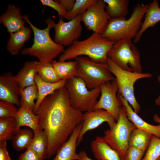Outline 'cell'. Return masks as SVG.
<instances>
[{
  "mask_svg": "<svg viewBox=\"0 0 160 160\" xmlns=\"http://www.w3.org/2000/svg\"><path fill=\"white\" fill-rule=\"evenodd\" d=\"M35 114L38 116L40 129L47 136L49 159L55 155L76 126L82 122L83 115L82 112L71 106L65 86L47 96Z\"/></svg>",
  "mask_w": 160,
  "mask_h": 160,
  "instance_id": "6da1fadb",
  "label": "cell"
},
{
  "mask_svg": "<svg viewBox=\"0 0 160 160\" xmlns=\"http://www.w3.org/2000/svg\"><path fill=\"white\" fill-rule=\"evenodd\" d=\"M23 16L25 20L32 30L34 37L31 46L23 49L21 51V54L36 57L39 62L43 64L51 63L65 49L64 46L55 42L50 36V31L54 28L55 24L54 21L50 18H47L45 20L47 27L41 29L31 23L28 15H24Z\"/></svg>",
  "mask_w": 160,
  "mask_h": 160,
  "instance_id": "7a4b0ae2",
  "label": "cell"
},
{
  "mask_svg": "<svg viewBox=\"0 0 160 160\" xmlns=\"http://www.w3.org/2000/svg\"><path fill=\"white\" fill-rule=\"evenodd\" d=\"M115 43L103 37L100 34L93 33L84 40L75 41L64 49L59 61H66L85 56L95 62L106 63L108 54Z\"/></svg>",
  "mask_w": 160,
  "mask_h": 160,
  "instance_id": "3957f363",
  "label": "cell"
},
{
  "mask_svg": "<svg viewBox=\"0 0 160 160\" xmlns=\"http://www.w3.org/2000/svg\"><path fill=\"white\" fill-rule=\"evenodd\" d=\"M148 6V4L138 3L127 19L126 17L110 18L102 36L115 42L123 39H134L141 28Z\"/></svg>",
  "mask_w": 160,
  "mask_h": 160,
  "instance_id": "277c9868",
  "label": "cell"
},
{
  "mask_svg": "<svg viewBox=\"0 0 160 160\" xmlns=\"http://www.w3.org/2000/svg\"><path fill=\"white\" fill-rule=\"evenodd\" d=\"M106 63L109 70L115 76L118 87V94L123 97L137 113L140 111V106L135 95L134 84L138 79L151 78L152 75L148 73H137L124 70L108 57Z\"/></svg>",
  "mask_w": 160,
  "mask_h": 160,
  "instance_id": "5b68a950",
  "label": "cell"
},
{
  "mask_svg": "<svg viewBox=\"0 0 160 160\" xmlns=\"http://www.w3.org/2000/svg\"><path fill=\"white\" fill-rule=\"evenodd\" d=\"M74 60L77 64L76 76L84 81L89 89L115 79L107 63L97 62L85 56H79Z\"/></svg>",
  "mask_w": 160,
  "mask_h": 160,
  "instance_id": "8992f818",
  "label": "cell"
},
{
  "mask_svg": "<svg viewBox=\"0 0 160 160\" xmlns=\"http://www.w3.org/2000/svg\"><path fill=\"white\" fill-rule=\"evenodd\" d=\"M65 87L71 106L82 112L92 110L100 94V87L89 89L84 81L77 76L67 79Z\"/></svg>",
  "mask_w": 160,
  "mask_h": 160,
  "instance_id": "52a82bcc",
  "label": "cell"
},
{
  "mask_svg": "<svg viewBox=\"0 0 160 160\" xmlns=\"http://www.w3.org/2000/svg\"><path fill=\"white\" fill-rule=\"evenodd\" d=\"M107 56L124 70L142 73L140 53L131 39H123L116 42Z\"/></svg>",
  "mask_w": 160,
  "mask_h": 160,
  "instance_id": "ba28073f",
  "label": "cell"
},
{
  "mask_svg": "<svg viewBox=\"0 0 160 160\" xmlns=\"http://www.w3.org/2000/svg\"><path fill=\"white\" fill-rule=\"evenodd\" d=\"M128 119L125 107L121 108L119 119L114 127L104 132L103 137L108 145L119 153L121 160H123L129 147L131 134L136 128Z\"/></svg>",
  "mask_w": 160,
  "mask_h": 160,
  "instance_id": "9c48e42d",
  "label": "cell"
},
{
  "mask_svg": "<svg viewBox=\"0 0 160 160\" xmlns=\"http://www.w3.org/2000/svg\"><path fill=\"white\" fill-rule=\"evenodd\" d=\"M82 15L67 22L60 17L58 22L54 26V41L63 46H70L80 37L83 30L81 24Z\"/></svg>",
  "mask_w": 160,
  "mask_h": 160,
  "instance_id": "30bf717a",
  "label": "cell"
},
{
  "mask_svg": "<svg viewBox=\"0 0 160 160\" xmlns=\"http://www.w3.org/2000/svg\"><path fill=\"white\" fill-rule=\"evenodd\" d=\"M100 87L101 95L92 110H104L111 115L117 122L122 105L116 94L118 87L115 78L112 81L101 84Z\"/></svg>",
  "mask_w": 160,
  "mask_h": 160,
  "instance_id": "8fae6325",
  "label": "cell"
},
{
  "mask_svg": "<svg viewBox=\"0 0 160 160\" xmlns=\"http://www.w3.org/2000/svg\"><path fill=\"white\" fill-rule=\"evenodd\" d=\"M103 0H96L82 15L81 20L87 29L102 34L110 19L105 11Z\"/></svg>",
  "mask_w": 160,
  "mask_h": 160,
  "instance_id": "7c38bea8",
  "label": "cell"
},
{
  "mask_svg": "<svg viewBox=\"0 0 160 160\" xmlns=\"http://www.w3.org/2000/svg\"><path fill=\"white\" fill-rule=\"evenodd\" d=\"M105 122L108 124L111 129L114 127L116 123L113 117L103 109L92 110L83 114L82 126L77 140V146L81 142L87 132L97 128Z\"/></svg>",
  "mask_w": 160,
  "mask_h": 160,
  "instance_id": "4fadbf2b",
  "label": "cell"
},
{
  "mask_svg": "<svg viewBox=\"0 0 160 160\" xmlns=\"http://www.w3.org/2000/svg\"><path fill=\"white\" fill-rule=\"evenodd\" d=\"M20 88L15 76L8 72L0 76V100L12 103L20 108Z\"/></svg>",
  "mask_w": 160,
  "mask_h": 160,
  "instance_id": "5bb4252c",
  "label": "cell"
},
{
  "mask_svg": "<svg viewBox=\"0 0 160 160\" xmlns=\"http://www.w3.org/2000/svg\"><path fill=\"white\" fill-rule=\"evenodd\" d=\"M25 22L20 8L11 4H8L6 12L0 17V23L3 24L10 34L24 27Z\"/></svg>",
  "mask_w": 160,
  "mask_h": 160,
  "instance_id": "9a60e30c",
  "label": "cell"
},
{
  "mask_svg": "<svg viewBox=\"0 0 160 160\" xmlns=\"http://www.w3.org/2000/svg\"><path fill=\"white\" fill-rule=\"evenodd\" d=\"M82 126V122L76 126L68 140L57 151L52 160H78L76 149Z\"/></svg>",
  "mask_w": 160,
  "mask_h": 160,
  "instance_id": "2e32d148",
  "label": "cell"
},
{
  "mask_svg": "<svg viewBox=\"0 0 160 160\" xmlns=\"http://www.w3.org/2000/svg\"><path fill=\"white\" fill-rule=\"evenodd\" d=\"M117 96L121 105L125 108L128 119L136 128L147 131L160 138V124L154 125L146 122L135 112L131 105L123 97L118 94Z\"/></svg>",
  "mask_w": 160,
  "mask_h": 160,
  "instance_id": "e0dca14e",
  "label": "cell"
},
{
  "mask_svg": "<svg viewBox=\"0 0 160 160\" xmlns=\"http://www.w3.org/2000/svg\"><path fill=\"white\" fill-rule=\"evenodd\" d=\"M90 147L97 160H121L118 153L108 145L103 137L96 136L91 142Z\"/></svg>",
  "mask_w": 160,
  "mask_h": 160,
  "instance_id": "ac0fdd59",
  "label": "cell"
},
{
  "mask_svg": "<svg viewBox=\"0 0 160 160\" xmlns=\"http://www.w3.org/2000/svg\"><path fill=\"white\" fill-rule=\"evenodd\" d=\"M144 17L141 28L133 39L134 43H137L141 39L143 34L148 28L153 27L160 21V7L158 0H153L148 4Z\"/></svg>",
  "mask_w": 160,
  "mask_h": 160,
  "instance_id": "d6986e66",
  "label": "cell"
},
{
  "mask_svg": "<svg viewBox=\"0 0 160 160\" xmlns=\"http://www.w3.org/2000/svg\"><path fill=\"white\" fill-rule=\"evenodd\" d=\"M20 101L21 106L15 118L18 127L19 129L22 126L29 128L33 131L36 135L42 130L39 126L38 116L27 108L21 99Z\"/></svg>",
  "mask_w": 160,
  "mask_h": 160,
  "instance_id": "ffe728a7",
  "label": "cell"
},
{
  "mask_svg": "<svg viewBox=\"0 0 160 160\" xmlns=\"http://www.w3.org/2000/svg\"><path fill=\"white\" fill-rule=\"evenodd\" d=\"M31 28L24 27L17 31L10 34L7 41L6 49L13 55L19 54L23 49L26 41L31 37Z\"/></svg>",
  "mask_w": 160,
  "mask_h": 160,
  "instance_id": "44dd1931",
  "label": "cell"
},
{
  "mask_svg": "<svg viewBox=\"0 0 160 160\" xmlns=\"http://www.w3.org/2000/svg\"><path fill=\"white\" fill-rule=\"evenodd\" d=\"M66 79H62L55 83H50L43 81L37 73L35 76L34 81L37 86L38 96L35 102L33 113L35 114L37 111L41 103L48 95L55 90L65 86Z\"/></svg>",
  "mask_w": 160,
  "mask_h": 160,
  "instance_id": "7402d4cb",
  "label": "cell"
},
{
  "mask_svg": "<svg viewBox=\"0 0 160 160\" xmlns=\"http://www.w3.org/2000/svg\"><path fill=\"white\" fill-rule=\"evenodd\" d=\"M37 62L36 61L26 62L15 76L20 89L36 84L34 78L37 73L36 65Z\"/></svg>",
  "mask_w": 160,
  "mask_h": 160,
  "instance_id": "603a6c76",
  "label": "cell"
},
{
  "mask_svg": "<svg viewBox=\"0 0 160 160\" xmlns=\"http://www.w3.org/2000/svg\"><path fill=\"white\" fill-rule=\"evenodd\" d=\"M51 63L57 77L60 80H67L76 76L77 64L75 60L66 62L57 61L53 60Z\"/></svg>",
  "mask_w": 160,
  "mask_h": 160,
  "instance_id": "cb8c5ba5",
  "label": "cell"
},
{
  "mask_svg": "<svg viewBox=\"0 0 160 160\" xmlns=\"http://www.w3.org/2000/svg\"><path fill=\"white\" fill-rule=\"evenodd\" d=\"M105 11L110 18L125 17L128 13L129 0H103Z\"/></svg>",
  "mask_w": 160,
  "mask_h": 160,
  "instance_id": "d4e9b609",
  "label": "cell"
},
{
  "mask_svg": "<svg viewBox=\"0 0 160 160\" xmlns=\"http://www.w3.org/2000/svg\"><path fill=\"white\" fill-rule=\"evenodd\" d=\"M152 135L147 131L136 128L133 130L130 135L129 146L135 147L145 152Z\"/></svg>",
  "mask_w": 160,
  "mask_h": 160,
  "instance_id": "484cf974",
  "label": "cell"
},
{
  "mask_svg": "<svg viewBox=\"0 0 160 160\" xmlns=\"http://www.w3.org/2000/svg\"><path fill=\"white\" fill-rule=\"evenodd\" d=\"M34 136V133L31 128H20L12 140V146L15 151H20L28 147Z\"/></svg>",
  "mask_w": 160,
  "mask_h": 160,
  "instance_id": "4316f807",
  "label": "cell"
},
{
  "mask_svg": "<svg viewBox=\"0 0 160 160\" xmlns=\"http://www.w3.org/2000/svg\"><path fill=\"white\" fill-rule=\"evenodd\" d=\"M20 129L15 117L0 118V141L12 140Z\"/></svg>",
  "mask_w": 160,
  "mask_h": 160,
  "instance_id": "83f0119b",
  "label": "cell"
},
{
  "mask_svg": "<svg viewBox=\"0 0 160 160\" xmlns=\"http://www.w3.org/2000/svg\"><path fill=\"white\" fill-rule=\"evenodd\" d=\"M48 138L45 131L41 130L34 137L28 147L39 155L43 159H47Z\"/></svg>",
  "mask_w": 160,
  "mask_h": 160,
  "instance_id": "f1b7e54d",
  "label": "cell"
},
{
  "mask_svg": "<svg viewBox=\"0 0 160 160\" xmlns=\"http://www.w3.org/2000/svg\"><path fill=\"white\" fill-rule=\"evenodd\" d=\"M36 70L37 73L44 81L55 83L60 80L57 77L51 63L43 64L37 62Z\"/></svg>",
  "mask_w": 160,
  "mask_h": 160,
  "instance_id": "f546056e",
  "label": "cell"
},
{
  "mask_svg": "<svg viewBox=\"0 0 160 160\" xmlns=\"http://www.w3.org/2000/svg\"><path fill=\"white\" fill-rule=\"evenodd\" d=\"M20 96L25 106L33 111L35 106V100L38 96V92L36 84L21 89Z\"/></svg>",
  "mask_w": 160,
  "mask_h": 160,
  "instance_id": "4dcf8cb0",
  "label": "cell"
},
{
  "mask_svg": "<svg viewBox=\"0 0 160 160\" xmlns=\"http://www.w3.org/2000/svg\"><path fill=\"white\" fill-rule=\"evenodd\" d=\"M96 1V0H76L72 9L67 11L64 18L69 21L79 15H82Z\"/></svg>",
  "mask_w": 160,
  "mask_h": 160,
  "instance_id": "1f68e13d",
  "label": "cell"
},
{
  "mask_svg": "<svg viewBox=\"0 0 160 160\" xmlns=\"http://www.w3.org/2000/svg\"><path fill=\"white\" fill-rule=\"evenodd\" d=\"M160 156V138L152 135L142 160H157Z\"/></svg>",
  "mask_w": 160,
  "mask_h": 160,
  "instance_id": "d6a6232c",
  "label": "cell"
},
{
  "mask_svg": "<svg viewBox=\"0 0 160 160\" xmlns=\"http://www.w3.org/2000/svg\"><path fill=\"white\" fill-rule=\"evenodd\" d=\"M15 105L10 102L0 100V118H16L19 109Z\"/></svg>",
  "mask_w": 160,
  "mask_h": 160,
  "instance_id": "836d02e7",
  "label": "cell"
},
{
  "mask_svg": "<svg viewBox=\"0 0 160 160\" xmlns=\"http://www.w3.org/2000/svg\"><path fill=\"white\" fill-rule=\"evenodd\" d=\"M145 153L135 147L129 146L123 160H142Z\"/></svg>",
  "mask_w": 160,
  "mask_h": 160,
  "instance_id": "e575fe53",
  "label": "cell"
},
{
  "mask_svg": "<svg viewBox=\"0 0 160 160\" xmlns=\"http://www.w3.org/2000/svg\"><path fill=\"white\" fill-rule=\"evenodd\" d=\"M40 1L43 5L49 7L56 10L60 17L64 18L65 17L67 11L57 0H41Z\"/></svg>",
  "mask_w": 160,
  "mask_h": 160,
  "instance_id": "d590c367",
  "label": "cell"
},
{
  "mask_svg": "<svg viewBox=\"0 0 160 160\" xmlns=\"http://www.w3.org/2000/svg\"><path fill=\"white\" fill-rule=\"evenodd\" d=\"M20 155L18 160H43V158L32 149L28 148Z\"/></svg>",
  "mask_w": 160,
  "mask_h": 160,
  "instance_id": "8d00e7d4",
  "label": "cell"
},
{
  "mask_svg": "<svg viewBox=\"0 0 160 160\" xmlns=\"http://www.w3.org/2000/svg\"><path fill=\"white\" fill-rule=\"evenodd\" d=\"M0 160H12L7 150L6 141H0Z\"/></svg>",
  "mask_w": 160,
  "mask_h": 160,
  "instance_id": "74e56055",
  "label": "cell"
},
{
  "mask_svg": "<svg viewBox=\"0 0 160 160\" xmlns=\"http://www.w3.org/2000/svg\"><path fill=\"white\" fill-rule=\"evenodd\" d=\"M67 11L71 10L73 8L75 2V0H57Z\"/></svg>",
  "mask_w": 160,
  "mask_h": 160,
  "instance_id": "f35d334b",
  "label": "cell"
},
{
  "mask_svg": "<svg viewBox=\"0 0 160 160\" xmlns=\"http://www.w3.org/2000/svg\"><path fill=\"white\" fill-rule=\"evenodd\" d=\"M78 160H94L91 159L87 156L86 152L84 151H81L78 153Z\"/></svg>",
  "mask_w": 160,
  "mask_h": 160,
  "instance_id": "ab89813d",
  "label": "cell"
},
{
  "mask_svg": "<svg viewBox=\"0 0 160 160\" xmlns=\"http://www.w3.org/2000/svg\"><path fill=\"white\" fill-rule=\"evenodd\" d=\"M153 121L160 124V117L156 113H155L153 116Z\"/></svg>",
  "mask_w": 160,
  "mask_h": 160,
  "instance_id": "60d3db41",
  "label": "cell"
},
{
  "mask_svg": "<svg viewBox=\"0 0 160 160\" xmlns=\"http://www.w3.org/2000/svg\"><path fill=\"white\" fill-rule=\"evenodd\" d=\"M155 103L156 105L160 106V94L159 97L155 100Z\"/></svg>",
  "mask_w": 160,
  "mask_h": 160,
  "instance_id": "b9f144b4",
  "label": "cell"
},
{
  "mask_svg": "<svg viewBox=\"0 0 160 160\" xmlns=\"http://www.w3.org/2000/svg\"><path fill=\"white\" fill-rule=\"evenodd\" d=\"M158 79L160 83V74H159V76L158 77Z\"/></svg>",
  "mask_w": 160,
  "mask_h": 160,
  "instance_id": "7bdbcfd3",
  "label": "cell"
},
{
  "mask_svg": "<svg viewBox=\"0 0 160 160\" xmlns=\"http://www.w3.org/2000/svg\"><path fill=\"white\" fill-rule=\"evenodd\" d=\"M157 160H160V156L158 158Z\"/></svg>",
  "mask_w": 160,
  "mask_h": 160,
  "instance_id": "ee69618b",
  "label": "cell"
}]
</instances>
